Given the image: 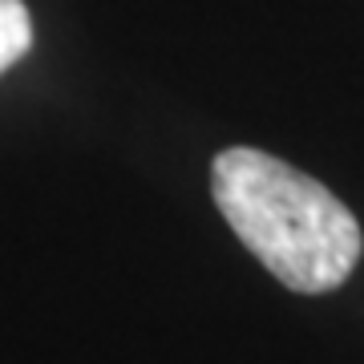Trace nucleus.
Segmentation results:
<instances>
[{
  "instance_id": "1",
  "label": "nucleus",
  "mask_w": 364,
  "mask_h": 364,
  "mask_svg": "<svg viewBox=\"0 0 364 364\" xmlns=\"http://www.w3.org/2000/svg\"><path fill=\"white\" fill-rule=\"evenodd\" d=\"M210 195L239 243L299 296L336 291L364 251L356 215L284 158L231 146L210 162Z\"/></svg>"
},
{
  "instance_id": "2",
  "label": "nucleus",
  "mask_w": 364,
  "mask_h": 364,
  "mask_svg": "<svg viewBox=\"0 0 364 364\" xmlns=\"http://www.w3.org/2000/svg\"><path fill=\"white\" fill-rule=\"evenodd\" d=\"M33 49V16L25 0H0V77Z\"/></svg>"
}]
</instances>
